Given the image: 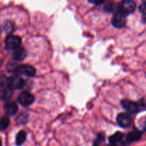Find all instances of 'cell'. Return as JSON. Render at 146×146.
Wrapping results in <instances>:
<instances>
[{
	"mask_svg": "<svg viewBox=\"0 0 146 146\" xmlns=\"http://www.w3.org/2000/svg\"><path fill=\"white\" fill-rule=\"evenodd\" d=\"M9 70L14 72L17 74H24L28 77H33L36 74V69L31 65L27 64H21V65L14 66L13 68L9 69Z\"/></svg>",
	"mask_w": 146,
	"mask_h": 146,
	"instance_id": "1",
	"label": "cell"
},
{
	"mask_svg": "<svg viewBox=\"0 0 146 146\" xmlns=\"http://www.w3.org/2000/svg\"><path fill=\"white\" fill-rule=\"evenodd\" d=\"M135 7H136V4L133 0H123L118 4L117 9L127 16L130 14H132L135 11Z\"/></svg>",
	"mask_w": 146,
	"mask_h": 146,
	"instance_id": "2",
	"label": "cell"
},
{
	"mask_svg": "<svg viewBox=\"0 0 146 146\" xmlns=\"http://www.w3.org/2000/svg\"><path fill=\"white\" fill-rule=\"evenodd\" d=\"M25 82L21 77L15 75L9 77L7 80V86L12 90H19L24 87Z\"/></svg>",
	"mask_w": 146,
	"mask_h": 146,
	"instance_id": "3",
	"label": "cell"
},
{
	"mask_svg": "<svg viewBox=\"0 0 146 146\" xmlns=\"http://www.w3.org/2000/svg\"><path fill=\"white\" fill-rule=\"evenodd\" d=\"M126 17L125 14L117 9L112 18V24L116 28H123L126 24Z\"/></svg>",
	"mask_w": 146,
	"mask_h": 146,
	"instance_id": "4",
	"label": "cell"
},
{
	"mask_svg": "<svg viewBox=\"0 0 146 146\" xmlns=\"http://www.w3.org/2000/svg\"><path fill=\"white\" fill-rule=\"evenodd\" d=\"M21 43V37L16 35H9L5 40V47L8 50H14L20 47Z\"/></svg>",
	"mask_w": 146,
	"mask_h": 146,
	"instance_id": "5",
	"label": "cell"
},
{
	"mask_svg": "<svg viewBox=\"0 0 146 146\" xmlns=\"http://www.w3.org/2000/svg\"><path fill=\"white\" fill-rule=\"evenodd\" d=\"M18 101L21 105L27 107L34 102V96L29 92L24 91L20 93V94L19 95Z\"/></svg>",
	"mask_w": 146,
	"mask_h": 146,
	"instance_id": "6",
	"label": "cell"
},
{
	"mask_svg": "<svg viewBox=\"0 0 146 146\" xmlns=\"http://www.w3.org/2000/svg\"><path fill=\"white\" fill-rule=\"evenodd\" d=\"M121 105L125 110L131 113H137L140 108V106L138 103L128 100H123L121 101Z\"/></svg>",
	"mask_w": 146,
	"mask_h": 146,
	"instance_id": "7",
	"label": "cell"
},
{
	"mask_svg": "<svg viewBox=\"0 0 146 146\" xmlns=\"http://www.w3.org/2000/svg\"><path fill=\"white\" fill-rule=\"evenodd\" d=\"M117 123L121 127H126L131 125V122H132V119H131V115L128 113H121L117 116Z\"/></svg>",
	"mask_w": 146,
	"mask_h": 146,
	"instance_id": "8",
	"label": "cell"
},
{
	"mask_svg": "<svg viewBox=\"0 0 146 146\" xmlns=\"http://www.w3.org/2000/svg\"><path fill=\"white\" fill-rule=\"evenodd\" d=\"M27 57V52L23 47H19L18 48L14 50L12 53L13 60L17 62L23 61Z\"/></svg>",
	"mask_w": 146,
	"mask_h": 146,
	"instance_id": "9",
	"label": "cell"
},
{
	"mask_svg": "<svg viewBox=\"0 0 146 146\" xmlns=\"http://www.w3.org/2000/svg\"><path fill=\"white\" fill-rule=\"evenodd\" d=\"M4 110L9 115H14L18 111V106L15 102H7L4 104Z\"/></svg>",
	"mask_w": 146,
	"mask_h": 146,
	"instance_id": "10",
	"label": "cell"
},
{
	"mask_svg": "<svg viewBox=\"0 0 146 146\" xmlns=\"http://www.w3.org/2000/svg\"><path fill=\"white\" fill-rule=\"evenodd\" d=\"M141 137H142V133L139 130H135L127 135L126 142L128 143H131L133 142L138 141V140H141Z\"/></svg>",
	"mask_w": 146,
	"mask_h": 146,
	"instance_id": "11",
	"label": "cell"
},
{
	"mask_svg": "<svg viewBox=\"0 0 146 146\" xmlns=\"http://www.w3.org/2000/svg\"><path fill=\"white\" fill-rule=\"evenodd\" d=\"M123 133H121V132H117V133H114L113 135H112L108 137L110 144L116 145L117 143L122 140V139L123 138Z\"/></svg>",
	"mask_w": 146,
	"mask_h": 146,
	"instance_id": "12",
	"label": "cell"
},
{
	"mask_svg": "<svg viewBox=\"0 0 146 146\" xmlns=\"http://www.w3.org/2000/svg\"><path fill=\"white\" fill-rule=\"evenodd\" d=\"M13 94V90L9 87H4L0 91V99L4 100H8L11 97Z\"/></svg>",
	"mask_w": 146,
	"mask_h": 146,
	"instance_id": "13",
	"label": "cell"
},
{
	"mask_svg": "<svg viewBox=\"0 0 146 146\" xmlns=\"http://www.w3.org/2000/svg\"><path fill=\"white\" fill-rule=\"evenodd\" d=\"M26 139H27V133L24 130H21L16 136V145L17 146L21 145L26 141Z\"/></svg>",
	"mask_w": 146,
	"mask_h": 146,
	"instance_id": "14",
	"label": "cell"
},
{
	"mask_svg": "<svg viewBox=\"0 0 146 146\" xmlns=\"http://www.w3.org/2000/svg\"><path fill=\"white\" fill-rule=\"evenodd\" d=\"M10 123V120L7 116H4L0 119V130H6L9 127Z\"/></svg>",
	"mask_w": 146,
	"mask_h": 146,
	"instance_id": "15",
	"label": "cell"
},
{
	"mask_svg": "<svg viewBox=\"0 0 146 146\" xmlns=\"http://www.w3.org/2000/svg\"><path fill=\"white\" fill-rule=\"evenodd\" d=\"M7 78L6 77V76L4 74L0 73V87L4 85V84L7 83Z\"/></svg>",
	"mask_w": 146,
	"mask_h": 146,
	"instance_id": "16",
	"label": "cell"
},
{
	"mask_svg": "<svg viewBox=\"0 0 146 146\" xmlns=\"http://www.w3.org/2000/svg\"><path fill=\"white\" fill-rule=\"evenodd\" d=\"M88 1L93 4H95V5H99V4H103L105 0H88Z\"/></svg>",
	"mask_w": 146,
	"mask_h": 146,
	"instance_id": "17",
	"label": "cell"
},
{
	"mask_svg": "<svg viewBox=\"0 0 146 146\" xmlns=\"http://www.w3.org/2000/svg\"><path fill=\"white\" fill-rule=\"evenodd\" d=\"M140 11L143 14V17H145V1H143V3L142 5L140 7Z\"/></svg>",
	"mask_w": 146,
	"mask_h": 146,
	"instance_id": "18",
	"label": "cell"
},
{
	"mask_svg": "<svg viewBox=\"0 0 146 146\" xmlns=\"http://www.w3.org/2000/svg\"><path fill=\"white\" fill-rule=\"evenodd\" d=\"M98 145H99V143H98V142H97L96 140V141L94 142V145H93L92 146H98Z\"/></svg>",
	"mask_w": 146,
	"mask_h": 146,
	"instance_id": "19",
	"label": "cell"
},
{
	"mask_svg": "<svg viewBox=\"0 0 146 146\" xmlns=\"http://www.w3.org/2000/svg\"><path fill=\"white\" fill-rule=\"evenodd\" d=\"M107 146H117V145H114V144H110L109 145H107Z\"/></svg>",
	"mask_w": 146,
	"mask_h": 146,
	"instance_id": "20",
	"label": "cell"
},
{
	"mask_svg": "<svg viewBox=\"0 0 146 146\" xmlns=\"http://www.w3.org/2000/svg\"><path fill=\"white\" fill-rule=\"evenodd\" d=\"M0 146H2V143H1V139H0Z\"/></svg>",
	"mask_w": 146,
	"mask_h": 146,
	"instance_id": "21",
	"label": "cell"
}]
</instances>
